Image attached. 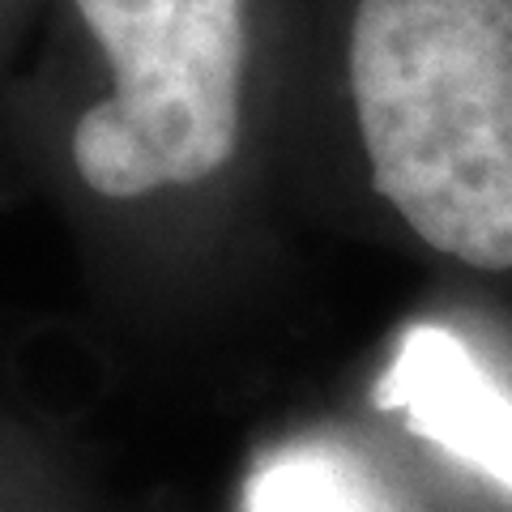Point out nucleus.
Returning <instances> with one entry per match:
<instances>
[{"mask_svg":"<svg viewBox=\"0 0 512 512\" xmlns=\"http://www.w3.org/2000/svg\"><path fill=\"white\" fill-rule=\"evenodd\" d=\"M269 0H60L90 64L64 167L128 205L218 180L244 154Z\"/></svg>","mask_w":512,"mask_h":512,"instance_id":"obj_2","label":"nucleus"},{"mask_svg":"<svg viewBox=\"0 0 512 512\" xmlns=\"http://www.w3.org/2000/svg\"><path fill=\"white\" fill-rule=\"evenodd\" d=\"M376 406L512 495V393L444 325H410L376 380Z\"/></svg>","mask_w":512,"mask_h":512,"instance_id":"obj_3","label":"nucleus"},{"mask_svg":"<svg viewBox=\"0 0 512 512\" xmlns=\"http://www.w3.org/2000/svg\"><path fill=\"white\" fill-rule=\"evenodd\" d=\"M333 86L376 197L427 248L512 269V0H338Z\"/></svg>","mask_w":512,"mask_h":512,"instance_id":"obj_1","label":"nucleus"},{"mask_svg":"<svg viewBox=\"0 0 512 512\" xmlns=\"http://www.w3.org/2000/svg\"><path fill=\"white\" fill-rule=\"evenodd\" d=\"M9 5H13V0H0V13H5V9H9Z\"/></svg>","mask_w":512,"mask_h":512,"instance_id":"obj_5","label":"nucleus"},{"mask_svg":"<svg viewBox=\"0 0 512 512\" xmlns=\"http://www.w3.org/2000/svg\"><path fill=\"white\" fill-rule=\"evenodd\" d=\"M244 512H402L380 474L346 444L295 440L248 478Z\"/></svg>","mask_w":512,"mask_h":512,"instance_id":"obj_4","label":"nucleus"}]
</instances>
